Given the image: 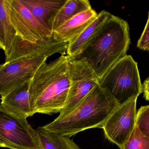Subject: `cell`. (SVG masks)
Segmentation results:
<instances>
[{"label": "cell", "instance_id": "cell-1", "mask_svg": "<svg viewBox=\"0 0 149 149\" xmlns=\"http://www.w3.org/2000/svg\"><path fill=\"white\" fill-rule=\"evenodd\" d=\"M130 44L127 22L111 14L86 47L77 55L68 57L87 64L100 80L117 61L127 55Z\"/></svg>", "mask_w": 149, "mask_h": 149}, {"label": "cell", "instance_id": "cell-2", "mask_svg": "<svg viewBox=\"0 0 149 149\" xmlns=\"http://www.w3.org/2000/svg\"><path fill=\"white\" fill-rule=\"evenodd\" d=\"M70 84L67 55H61L49 63H44L30 85V103L34 113H60L67 101Z\"/></svg>", "mask_w": 149, "mask_h": 149}, {"label": "cell", "instance_id": "cell-3", "mask_svg": "<svg viewBox=\"0 0 149 149\" xmlns=\"http://www.w3.org/2000/svg\"><path fill=\"white\" fill-rule=\"evenodd\" d=\"M119 105L106 89L99 85L73 111L58 116L42 127L52 134L70 137L86 129L101 127Z\"/></svg>", "mask_w": 149, "mask_h": 149}, {"label": "cell", "instance_id": "cell-4", "mask_svg": "<svg viewBox=\"0 0 149 149\" xmlns=\"http://www.w3.org/2000/svg\"><path fill=\"white\" fill-rule=\"evenodd\" d=\"M100 86L106 89L120 105L143 93L137 63L130 55L117 61L100 80Z\"/></svg>", "mask_w": 149, "mask_h": 149}, {"label": "cell", "instance_id": "cell-5", "mask_svg": "<svg viewBox=\"0 0 149 149\" xmlns=\"http://www.w3.org/2000/svg\"><path fill=\"white\" fill-rule=\"evenodd\" d=\"M0 148L42 149L37 133L27 119L14 115L1 106Z\"/></svg>", "mask_w": 149, "mask_h": 149}, {"label": "cell", "instance_id": "cell-6", "mask_svg": "<svg viewBox=\"0 0 149 149\" xmlns=\"http://www.w3.org/2000/svg\"><path fill=\"white\" fill-rule=\"evenodd\" d=\"M69 64L70 91L67 101L59 113V116L66 115L73 111L100 84V80L95 73L85 62L69 59Z\"/></svg>", "mask_w": 149, "mask_h": 149}, {"label": "cell", "instance_id": "cell-7", "mask_svg": "<svg viewBox=\"0 0 149 149\" xmlns=\"http://www.w3.org/2000/svg\"><path fill=\"white\" fill-rule=\"evenodd\" d=\"M137 97L119 105L101 128L107 139L121 149L136 125Z\"/></svg>", "mask_w": 149, "mask_h": 149}, {"label": "cell", "instance_id": "cell-8", "mask_svg": "<svg viewBox=\"0 0 149 149\" xmlns=\"http://www.w3.org/2000/svg\"><path fill=\"white\" fill-rule=\"evenodd\" d=\"M45 56L27 58L4 63L0 69V96L31 81L39 67L46 62Z\"/></svg>", "mask_w": 149, "mask_h": 149}, {"label": "cell", "instance_id": "cell-9", "mask_svg": "<svg viewBox=\"0 0 149 149\" xmlns=\"http://www.w3.org/2000/svg\"><path fill=\"white\" fill-rule=\"evenodd\" d=\"M10 20L16 35L24 41L37 43L53 36L20 0H7Z\"/></svg>", "mask_w": 149, "mask_h": 149}, {"label": "cell", "instance_id": "cell-10", "mask_svg": "<svg viewBox=\"0 0 149 149\" xmlns=\"http://www.w3.org/2000/svg\"><path fill=\"white\" fill-rule=\"evenodd\" d=\"M68 43L58 42L53 36L37 43L24 41L16 35L8 51L4 53L5 63L27 58L45 56L48 58L56 54L65 55Z\"/></svg>", "mask_w": 149, "mask_h": 149}, {"label": "cell", "instance_id": "cell-11", "mask_svg": "<svg viewBox=\"0 0 149 149\" xmlns=\"http://www.w3.org/2000/svg\"><path fill=\"white\" fill-rule=\"evenodd\" d=\"M31 81L17 87L2 97L0 106L18 117L27 119L34 115L30 103Z\"/></svg>", "mask_w": 149, "mask_h": 149}, {"label": "cell", "instance_id": "cell-12", "mask_svg": "<svg viewBox=\"0 0 149 149\" xmlns=\"http://www.w3.org/2000/svg\"><path fill=\"white\" fill-rule=\"evenodd\" d=\"M98 15L91 8L73 17L53 32V38L58 42L70 43L77 37Z\"/></svg>", "mask_w": 149, "mask_h": 149}, {"label": "cell", "instance_id": "cell-13", "mask_svg": "<svg viewBox=\"0 0 149 149\" xmlns=\"http://www.w3.org/2000/svg\"><path fill=\"white\" fill-rule=\"evenodd\" d=\"M38 22L53 34L55 17L67 0H20Z\"/></svg>", "mask_w": 149, "mask_h": 149}, {"label": "cell", "instance_id": "cell-14", "mask_svg": "<svg viewBox=\"0 0 149 149\" xmlns=\"http://www.w3.org/2000/svg\"><path fill=\"white\" fill-rule=\"evenodd\" d=\"M111 13L102 10L98 13V15L76 38L68 43L66 54L69 57H72L81 51L86 45L95 36L101 29Z\"/></svg>", "mask_w": 149, "mask_h": 149}, {"label": "cell", "instance_id": "cell-15", "mask_svg": "<svg viewBox=\"0 0 149 149\" xmlns=\"http://www.w3.org/2000/svg\"><path fill=\"white\" fill-rule=\"evenodd\" d=\"M42 149H81L70 137L55 134L42 127L36 129Z\"/></svg>", "mask_w": 149, "mask_h": 149}, {"label": "cell", "instance_id": "cell-16", "mask_svg": "<svg viewBox=\"0 0 149 149\" xmlns=\"http://www.w3.org/2000/svg\"><path fill=\"white\" fill-rule=\"evenodd\" d=\"M91 8L90 2L88 0H67L55 17L53 32L73 17Z\"/></svg>", "mask_w": 149, "mask_h": 149}, {"label": "cell", "instance_id": "cell-17", "mask_svg": "<svg viewBox=\"0 0 149 149\" xmlns=\"http://www.w3.org/2000/svg\"><path fill=\"white\" fill-rule=\"evenodd\" d=\"M0 20L2 24L5 36L6 53L9 49L16 36V33L10 20L7 7V0H0Z\"/></svg>", "mask_w": 149, "mask_h": 149}, {"label": "cell", "instance_id": "cell-18", "mask_svg": "<svg viewBox=\"0 0 149 149\" xmlns=\"http://www.w3.org/2000/svg\"><path fill=\"white\" fill-rule=\"evenodd\" d=\"M121 149H149V137L144 135L136 125L128 140Z\"/></svg>", "mask_w": 149, "mask_h": 149}, {"label": "cell", "instance_id": "cell-19", "mask_svg": "<svg viewBox=\"0 0 149 149\" xmlns=\"http://www.w3.org/2000/svg\"><path fill=\"white\" fill-rule=\"evenodd\" d=\"M136 125L144 135L149 137V105L142 106L138 110Z\"/></svg>", "mask_w": 149, "mask_h": 149}, {"label": "cell", "instance_id": "cell-20", "mask_svg": "<svg viewBox=\"0 0 149 149\" xmlns=\"http://www.w3.org/2000/svg\"><path fill=\"white\" fill-rule=\"evenodd\" d=\"M137 47L140 50L149 51V11L147 23L137 42Z\"/></svg>", "mask_w": 149, "mask_h": 149}, {"label": "cell", "instance_id": "cell-21", "mask_svg": "<svg viewBox=\"0 0 149 149\" xmlns=\"http://www.w3.org/2000/svg\"><path fill=\"white\" fill-rule=\"evenodd\" d=\"M142 90L143 97L146 101H149V76L142 85Z\"/></svg>", "mask_w": 149, "mask_h": 149}, {"label": "cell", "instance_id": "cell-22", "mask_svg": "<svg viewBox=\"0 0 149 149\" xmlns=\"http://www.w3.org/2000/svg\"><path fill=\"white\" fill-rule=\"evenodd\" d=\"M0 48L4 51V52L6 50L4 30H3L1 20H0Z\"/></svg>", "mask_w": 149, "mask_h": 149}, {"label": "cell", "instance_id": "cell-23", "mask_svg": "<svg viewBox=\"0 0 149 149\" xmlns=\"http://www.w3.org/2000/svg\"><path fill=\"white\" fill-rule=\"evenodd\" d=\"M2 66V64L0 65V69H1V68Z\"/></svg>", "mask_w": 149, "mask_h": 149}]
</instances>
